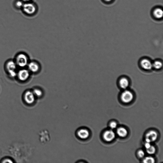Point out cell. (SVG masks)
<instances>
[{
    "label": "cell",
    "mask_w": 163,
    "mask_h": 163,
    "mask_svg": "<svg viewBox=\"0 0 163 163\" xmlns=\"http://www.w3.org/2000/svg\"><path fill=\"white\" fill-rule=\"evenodd\" d=\"M105 2H110L112 1V0H104Z\"/></svg>",
    "instance_id": "25"
},
{
    "label": "cell",
    "mask_w": 163,
    "mask_h": 163,
    "mask_svg": "<svg viewBox=\"0 0 163 163\" xmlns=\"http://www.w3.org/2000/svg\"><path fill=\"white\" fill-rule=\"evenodd\" d=\"M122 100L125 103H129L134 98V95L131 91L126 90L122 93L121 96Z\"/></svg>",
    "instance_id": "7"
},
{
    "label": "cell",
    "mask_w": 163,
    "mask_h": 163,
    "mask_svg": "<svg viewBox=\"0 0 163 163\" xmlns=\"http://www.w3.org/2000/svg\"><path fill=\"white\" fill-rule=\"evenodd\" d=\"M162 63L160 61H155L153 63V67L156 70H160L162 68Z\"/></svg>",
    "instance_id": "16"
},
{
    "label": "cell",
    "mask_w": 163,
    "mask_h": 163,
    "mask_svg": "<svg viewBox=\"0 0 163 163\" xmlns=\"http://www.w3.org/2000/svg\"><path fill=\"white\" fill-rule=\"evenodd\" d=\"M14 61L17 67L22 68L27 66L29 63L28 57L23 53L18 54Z\"/></svg>",
    "instance_id": "3"
},
{
    "label": "cell",
    "mask_w": 163,
    "mask_h": 163,
    "mask_svg": "<svg viewBox=\"0 0 163 163\" xmlns=\"http://www.w3.org/2000/svg\"><path fill=\"white\" fill-rule=\"evenodd\" d=\"M117 132L118 136L121 137H126L128 134L126 129L123 127L118 128L117 129Z\"/></svg>",
    "instance_id": "14"
},
{
    "label": "cell",
    "mask_w": 163,
    "mask_h": 163,
    "mask_svg": "<svg viewBox=\"0 0 163 163\" xmlns=\"http://www.w3.org/2000/svg\"><path fill=\"white\" fill-rule=\"evenodd\" d=\"M120 87L123 89H126L128 87L129 85V81L127 78L122 77L119 81Z\"/></svg>",
    "instance_id": "12"
},
{
    "label": "cell",
    "mask_w": 163,
    "mask_h": 163,
    "mask_svg": "<svg viewBox=\"0 0 163 163\" xmlns=\"http://www.w3.org/2000/svg\"><path fill=\"white\" fill-rule=\"evenodd\" d=\"M24 4L22 0H16L14 3V7L18 9H22Z\"/></svg>",
    "instance_id": "17"
},
{
    "label": "cell",
    "mask_w": 163,
    "mask_h": 163,
    "mask_svg": "<svg viewBox=\"0 0 163 163\" xmlns=\"http://www.w3.org/2000/svg\"><path fill=\"white\" fill-rule=\"evenodd\" d=\"M151 145L150 143L146 142L145 145V147L146 149H147L150 147Z\"/></svg>",
    "instance_id": "22"
},
{
    "label": "cell",
    "mask_w": 163,
    "mask_h": 163,
    "mask_svg": "<svg viewBox=\"0 0 163 163\" xmlns=\"http://www.w3.org/2000/svg\"><path fill=\"white\" fill-rule=\"evenodd\" d=\"M22 9L23 13L28 16H34L38 11L37 4L32 1L24 3Z\"/></svg>",
    "instance_id": "1"
},
{
    "label": "cell",
    "mask_w": 163,
    "mask_h": 163,
    "mask_svg": "<svg viewBox=\"0 0 163 163\" xmlns=\"http://www.w3.org/2000/svg\"><path fill=\"white\" fill-rule=\"evenodd\" d=\"M157 133L154 130L149 131L146 134L145 136L146 142L151 143L155 141L157 139Z\"/></svg>",
    "instance_id": "8"
},
{
    "label": "cell",
    "mask_w": 163,
    "mask_h": 163,
    "mask_svg": "<svg viewBox=\"0 0 163 163\" xmlns=\"http://www.w3.org/2000/svg\"><path fill=\"white\" fill-rule=\"evenodd\" d=\"M115 135L113 131L108 130L106 131L103 134V138L105 141L110 142L112 141L115 138Z\"/></svg>",
    "instance_id": "11"
},
{
    "label": "cell",
    "mask_w": 163,
    "mask_h": 163,
    "mask_svg": "<svg viewBox=\"0 0 163 163\" xmlns=\"http://www.w3.org/2000/svg\"><path fill=\"white\" fill-rule=\"evenodd\" d=\"M154 17L157 19H160L162 18L163 11L162 9L158 7L155 8L153 11Z\"/></svg>",
    "instance_id": "13"
},
{
    "label": "cell",
    "mask_w": 163,
    "mask_h": 163,
    "mask_svg": "<svg viewBox=\"0 0 163 163\" xmlns=\"http://www.w3.org/2000/svg\"><path fill=\"white\" fill-rule=\"evenodd\" d=\"M140 65L143 69L146 71H150L151 70L153 67V63L149 59L144 58L141 61Z\"/></svg>",
    "instance_id": "9"
},
{
    "label": "cell",
    "mask_w": 163,
    "mask_h": 163,
    "mask_svg": "<svg viewBox=\"0 0 163 163\" xmlns=\"http://www.w3.org/2000/svg\"><path fill=\"white\" fill-rule=\"evenodd\" d=\"M156 151L155 148L154 146L151 145L148 149H146V151L147 153L150 155H153Z\"/></svg>",
    "instance_id": "19"
},
{
    "label": "cell",
    "mask_w": 163,
    "mask_h": 163,
    "mask_svg": "<svg viewBox=\"0 0 163 163\" xmlns=\"http://www.w3.org/2000/svg\"><path fill=\"white\" fill-rule=\"evenodd\" d=\"M24 3L32 2L33 0H22Z\"/></svg>",
    "instance_id": "24"
},
{
    "label": "cell",
    "mask_w": 163,
    "mask_h": 163,
    "mask_svg": "<svg viewBox=\"0 0 163 163\" xmlns=\"http://www.w3.org/2000/svg\"><path fill=\"white\" fill-rule=\"evenodd\" d=\"M27 66L28 70L30 72L34 73L38 72L40 69V66L39 64L34 61L29 62Z\"/></svg>",
    "instance_id": "10"
},
{
    "label": "cell",
    "mask_w": 163,
    "mask_h": 163,
    "mask_svg": "<svg viewBox=\"0 0 163 163\" xmlns=\"http://www.w3.org/2000/svg\"><path fill=\"white\" fill-rule=\"evenodd\" d=\"M24 98L26 102L29 105H32L35 103L36 97L32 91H27L24 95Z\"/></svg>",
    "instance_id": "6"
},
{
    "label": "cell",
    "mask_w": 163,
    "mask_h": 163,
    "mask_svg": "<svg viewBox=\"0 0 163 163\" xmlns=\"http://www.w3.org/2000/svg\"><path fill=\"white\" fill-rule=\"evenodd\" d=\"M36 98H40L43 96V91L39 88H35L32 91Z\"/></svg>",
    "instance_id": "15"
},
{
    "label": "cell",
    "mask_w": 163,
    "mask_h": 163,
    "mask_svg": "<svg viewBox=\"0 0 163 163\" xmlns=\"http://www.w3.org/2000/svg\"><path fill=\"white\" fill-rule=\"evenodd\" d=\"M138 156L140 158H142L144 157L145 156V152L142 150H140L139 151L138 153Z\"/></svg>",
    "instance_id": "21"
},
{
    "label": "cell",
    "mask_w": 163,
    "mask_h": 163,
    "mask_svg": "<svg viewBox=\"0 0 163 163\" xmlns=\"http://www.w3.org/2000/svg\"><path fill=\"white\" fill-rule=\"evenodd\" d=\"M17 67L14 61L10 60L7 62L6 64V69L10 77L13 78L17 77Z\"/></svg>",
    "instance_id": "2"
},
{
    "label": "cell",
    "mask_w": 163,
    "mask_h": 163,
    "mask_svg": "<svg viewBox=\"0 0 163 163\" xmlns=\"http://www.w3.org/2000/svg\"><path fill=\"white\" fill-rule=\"evenodd\" d=\"M3 163H13V161H12L11 160L9 159H6L5 160H4L3 161Z\"/></svg>",
    "instance_id": "23"
},
{
    "label": "cell",
    "mask_w": 163,
    "mask_h": 163,
    "mask_svg": "<svg viewBox=\"0 0 163 163\" xmlns=\"http://www.w3.org/2000/svg\"><path fill=\"white\" fill-rule=\"evenodd\" d=\"M117 126V123L115 122L114 121L111 123L110 125V126L111 128L112 129H116Z\"/></svg>",
    "instance_id": "20"
},
{
    "label": "cell",
    "mask_w": 163,
    "mask_h": 163,
    "mask_svg": "<svg viewBox=\"0 0 163 163\" xmlns=\"http://www.w3.org/2000/svg\"><path fill=\"white\" fill-rule=\"evenodd\" d=\"M30 72L28 69L23 68L17 71V77L19 81L25 82L29 78Z\"/></svg>",
    "instance_id": "5"
},
{
    "label": "cell",
    "mask_w": 163,
    "mask_h": 163,
    "mask_svg": "<svg viewBox=\"0 0 163 163\" xmlns=\"http://www.w3.org/2000/svg\"><path fill=\"white\" fill-rule=\"evenodd\" d=\"M75 134L77 138L81 141L87 140L90 136L89 130L84 127L79 128L76 130Z\"/></svg>",
    "instance_id": "4"
},
{
    "label": "cell",
    "mask_w": 163,
    "mask_h": 163,
    "mask_svg": "<svg viewBox=\"0 0 163 163\" xmlns=\"http://www.w3.org/2000/svg\"><path fill=\"white\" fill-rule=\"evenodd\" d=\"M143 162L145 163H154L155 162V160L152 157H147L144 158Z\"/></svg>",
    "instance_id": "18"
}]
</instances>
